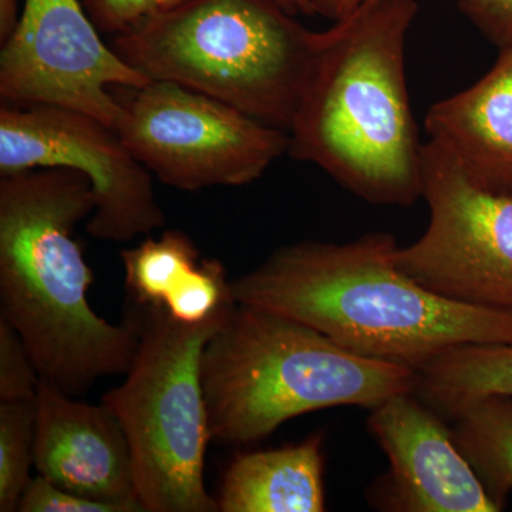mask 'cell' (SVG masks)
<instances>
[{"label": "cell", "instance_id": "cell-1", "mask_svg": "<svg viewBox=\"0 0 512 512\" xmlns=\"http://www.w3.org/2000/svg\"><path fill=\"white\" fill-rule=\"evenodd\" d=\"M389 232L302 241L232 279L235 301L281 313L369 359L419 373L466 345L512 343V312L444 298L403 274Z\"/></svg>", "mask_w": 512, "mask_h": 512}, {"label": "cell", "instance_id": "cell-2", "mask_svg": "<svg viewBox=\"0 0 512 512\" xmlns=\"http://www.w3.org/2000/svg\"><path fill=\"white\" fill-rule=\"evenodd\" d=\"M94 208L79 171L0 175V318L19 333L40 380L72 397L126 375L138 348L130 316L114 325L87 298L94 275L73 235Z\"/></svg>", "mask_w": 512, "mask_h": 512}, {"label": "cell", "instance_id": "cell-3", "mask_svg": "<svg viewBox=\"0 0 512 512\" xmlns=\"http://www.w3.org/2000/svg\"><path fill=\"white\" fill-rule=\"evenodd\" d=\"M416 0H373L318 32L289 128V156L318 165L370 204L423 198V147L406 79Z\"/></svg>", "mask_w": 512, "mask_h": 512}, {"label": "cell", "instance_id": "cell-4", "mask_svg": "<svg viewBox=\"0 0 512 512\" xmlns=\"http://www.w3.org/2000/svg\"><path fill=\"white\" fill-rule=\"evenodd\" d=\"M201 380L212 441L247 446L303 414L372 410L416 392L417 373L349 352L281 313L237 302L205 346Z\"/></svg>", "mask_w": 512, "mask_h": 512}, {"label": "cell", "instance_id": "cell-5", "mask_svg": "<svg viewBox=\"0 0 512 512\" xmlns=\"http://www.w3.org/2000/svg\"><path fill=\"white\" fill-rule=\"evenodd\" d=\"M114 50L151 82H173L289 131L308 83L318 32L279 0H183Z\"/></svg>", "mask_w": 512, "mask_h": 512}, {"label": "cell", "instance_id": "cell-6", "mask_svg": "<svg viewBox=\"0 0 512 512\" xmlns=\"http://www.w3.org/2000/svg\"><path fill=\"white\" fill-rule=\"evenodd\" d=\"M235 305L227 303L198 325L178 322L164 306L128 305L138 332L136 356L123 384L101 402L126 431L146 512H220L204 480L212 439L201 360Z\"/></svg>", "mask_w": 512, "mask_h": 512}, {"label": "cell", "instance_id": "cell-7", "mask_svg": "<svg viewBox=\"0 0 512 512\" xmlns=\"http://www.w3.org/2000/svg\"><path fill=\"white\" fill-rule=\"evenodd\" d=\"M133 92L116 131L168 187H242L288 153V131L207 94L173 82H150Z\"/></svg>", "mask_w": 512, "mask_h": 512}, {"label": "cell", "instance_id": "cell-8", "mask_svg": "<svg viewBox=\"0 0 512 512\" xmlns=\"http://www.w3.org/2000/svg\"><path fill=\"white\" fill-rule=\"evenodd\" d=\"M426 232L394 252L397 268L453 301L512 312V197L471 183L443 144L423 147Z\"/></svg>", "mask_w": 512, "mask_h": 512}, {"label": "cell", "instance_id": "cell-9", "mask_svg": "<svg viewBox=\"0 0 512 512\" xmlns=\"http://www.w3.org/2000/svg\"><path fill=\"white\" fill-rule=\"evenodd\" d=\"M69 168L92 183L90 237L130 242L165 225L153 174L133 156L119 133L82 111L47 104L2 103L0 175Z\"/></svg>", "mask_w": 512, "mask_h": 512}, {"label": "cell", "instance_id": "cell-10", "mask_svg": "<svg viewBox=\"0 0 512 512\" xmlns=\"http://www.w3.org/2000/svg\"><path fill=\"white\" fill-rule=\"evenodd\" d=\"M150 82L103 42L80 0H25L2 43V103L66 107L116 130L123 103L109 86L133 90Z\"/></svg>", "mask_w": 512, "mask_h": 512}, {"label": "cell", "instance_id": "cell-11", "mask_svg": "<svg viewBox=\"0 0 512 512\" xmlns=\"http://www.w3.org/2000/svg\"><path fill=\"white\" fill-rule=\"evenodd\" d=\"M367 430L389 460L369 485L370 507L383 512H495L450 426L416 393H400L372 409Z\"/></svg>", "mask_w": 512, "mask_h": 512}, {"label": "cell", "instance_id": "cell-12", "mask_svg": "<svg viewBox=\"0 0 512 512\" xmlns=\"http://www.w3.org/2000/svg\"><path fill=\"white\" fill-rule=\"evenodd\" d=\"M35 467L50 483L93 500L146 512L126 431L106 403L77 402L40 380Z\"/></svg>", "mask_w": 512, "mask_h": 512}, {"label": "cell", "instance_id": "cell-13", "mask_svg": "<svg viewBox=\"0 0 512 512\" xmlns=\"http://www.w3.org/2000/svg\"><path fill=\"white\" fill-rule=\"evenodd\" d=\"M498 50L497 62L477 83L430 107L424 127L471 183L512 197V45Z\"/></svg>", "mask_w": 512, "mask_h": 512}, {"label": "cell", "instance_id": "cell-14", "mask_svg": "<svg viewBox=\"0 0 512 512\" xmlns=\"http://www.w3.org/2000/svg\"><path fill=\"white\" fill-rule=\"evenodd\" d=\"M323 434L298 444L235 457L225 471L220 512H322L325 504Z\"/></svg>", "mask_w": 512, "mask_h": 512}, {"label": "cell", "instance_id": "cell-15", "mask_svg": "<svg viewBox=\"0 0 512 512\" xmlns=\"http://www.w3.org/2000/svg\"><path fill=\"white\" fill-rule=\"evenodd\" d=\"M414 393L447 419L481 397H512V343L466 345L444 353L417 373Z\"/></svg>", "mask_w": 512, "mask_h": 512}, {"label": "cell", "instance_id": "cell-16", "mask_svg": "<svg viewBox=\"0 0 512 512\" xmlns=\"http://www.w3.org/2000/svg\"><path fill=\"white\" fill-rule=\"evenodd\" d=\"M450 420L457 447L503 510L512 493V397H481Z\"/></svg>", "mask_w": 512, "mask_h": 512}, {"label": "cell", "instance_id": "cell-17", "mask_svg": "<svg viewBox=\"0 0 512 512\" xmlns=\"http://www.w3.org/2000/svg\"><path fill=\"white\" fill-rule=\"evenodd\" d=\"M126 288L137 305L163 306L165 299L201 262L192 239L177 229L121 251Z\"/></svg>", "mask_w": 512, "mask_h": 512}, {"label": "cell", "instance_id": "cell-18", "mask_svg": "<svg viewBox=\"0 0 512 512\" xmlns=\"http://www.w3.org/2000/svg\"><path fill=\"white\" fill-rule=\"evenodd\" d=\"M36 399L0 402V511L19 510L35 466Z\"/></svg>", "mask_w": 512, "mask_h": 512}, {"label": "cell", "instance_id": "cell-19", "mask_svg": "<svg viewBox=\"0 0 512 512\" xmlns=\"http://www.w3.org/2000/svg\"><path fill=\"white\" fill-rule=\"evenodd\" d=\"M232 301L235 298L224 265L217 259H201L170 292L163 306L178 322L198 325Z\"/></svg>", "mask_w": 512, "mask_h": 512}, {"label": "cell", "instance_id": "cell-20", "mask_svg": "<svg viewBox=\"0 0 512 512\" xmlns=\"http://www.w3.org/2000/svg\"><path fill=\"white\" fill-rule=\"evenodd\" d=\"M40 376L15 328L0 318V402L35 400Z\"/></svg>", "mask_w": 512, "mask_h": 512}, {"label": "cell", "instance_id": "cell-21", "mask_svg": "<svg viewBox=\"0 0 512 512\" xmlns=\"http://www.w3.org/2000/svg\"><path fill=\"white\" fill-rule=\"evenodd\" d=\"M20 512H126L119 505L70 493L46 478H30L20 500Z\"/></svg>", "mask_w": 512, "mask_h": 512}, {"label": "cell", "instance_id": "cell-22", "mask_svg": "<svg viewBox=\"0 0 512 512\" xmlns=\"http://www.w3.org/2000/svg\"><path fill=\"white\" fill-rule=\"evenodd\" d=\"M100 33L123 35L163 9V0H80Z\"/></svg>", "mask_w": 512, "mask_h": 512}, {"label": "cell", "instance_id": "cell-23", "mask_svg": "<svg viewBox=\"0 0 512 512\" xmlns=\"http://www.w3.org/2000/svg\"><path fill=\"white\" fill-rule=\"evenodd\" d=\"M458 9L498 49L512 45V0H457Z\"/></svg>", "mask_w": 512, "mask_h": 512}, {"label": "cell", "instance_id": "cell-24", "mask_svg": "<svg viewBox=\"0 0 512 512\" xmlns=\"http://www.w3.org/2000/svg\"><path fill=\"white\" fill-rule=\"evenodd\" d=\"M309 2H311L315 16H323V18L338 22L355 12L360 6L367 2H373V0H309Z\"/></svg>", "mask_w": 512, "mask_h": 512}, {"label": "cell", "instance_id": "cell-25", "mask_svg": "<svg viewBox=\"0 0 512 512\" xmlns=\"http://www.w3.org/2000/svg\"><path fill=\"white\" fill-rule=\"evenodd\" d=\"M20 13V0H0V42H5L16 25H18Z\"/></svg>", "mask_w": 512, "mask_h": 512}, {"label": "cell", "instance_id": "cell-26", "mask_svg": "<svg viewBox=\"0 0 512 512\" xmlns=\"http://www.w3.org/2000/svg\"><path fill=\"white\" fill-rule=\"evenodd\" d=\"M279 2H281V5L284 6L289 13H292L293 16L298 15V13H302V15L306 16H315V12H313L309 0H279Z\"/></svg>", "mask_w": 512, "mask_h": 512}, {"label": "cell", "instance_id": "cell-27", "mask_svg": "<svg viewBox=\"0 0 512 512\" xmlns=\"http://www.w3.org/2000/svg\"><path fill=\"white\" fill-rule=\"evenodd\" d=\"M180 2H183V0H163V9L171 8V6L177 5Z\"/></svg>", "mask_w": 512, "mask_h": 512}]
</instances>
